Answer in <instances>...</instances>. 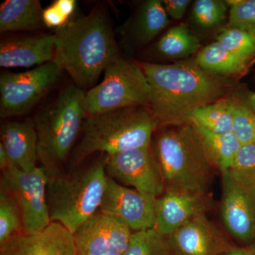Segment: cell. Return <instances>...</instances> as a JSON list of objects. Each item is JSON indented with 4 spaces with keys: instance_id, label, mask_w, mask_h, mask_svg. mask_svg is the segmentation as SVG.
Segmentation results:
<instances>
[{
    "instance_id": "obj_24",
    "label": "cell",
    "mask_w": 255,
    "mask_h": 255,
    "mask_svg": "<svg viewBox=\"0 0 255 255\" xmlns=\"http://www.w3.org/2000/svg\"><path fill=\"white\" fill-rule=\"evenodd\" d=\"M200 42L189 31L187 25L179 24L169 28L156 44L157 53L166 58H186L200 48Z\"/></svg>"
},
{
    "instance_id": "obj_34",
    "label": "cell",
    "mask_w": 255,
    "mask_h": 255,
    "mask_svg": "<svg viewBox=\"0 0 255 255\" xmlns=\"http://www.w3.org/2000/svg\"><path fill=\"white\" fill-rule=\"evenodd\" d=\"M222 255H255V238L246 247L228 248Z\"/></svg>"
},
{
    "instance_id": "obj_10",
    "label": "cell",
    "mask_w": 255,
    "mask_h": 255,
    "mask_svg": "<svg viewBox=\"0 0 255 255\" xmlns=\"http://www.w3.org/2000/svg\"><path fill=\"white\" fill-rule=\"evenodd\" d=\"M106 172L117 182L158 198L165 191L151 145L104 157Z\"/></svg>"
},
{
    "instance_id": "obj_4",
    "label": "cell",
    "mask_w": 255,
    "mask_h": 255,
    "mask_svg": "<svg viewBox=\"0 0 255 255\" xmlns=\"http://www.w3.org/2000/svg\"><path fill=\"white\" fill-rule=\"evenodd\" d=\"M157 127L147 107H128L87 117L81 139L69 159V170L77 168L97 152L112 155L150 146Z\"/></svg>"
},
{
    "instance_id": "obj_9",
    "label": "cell",
    "mask_w": 255,
    "mask_h": 255,
    "mask_svg": "<svg viewBox=\"0 0 255 255\" xmlns=\"http://www.w3.org/2000/svg\"><path fill=\"white\" fill-rule=\"evenodd\" d=\"M62 70L53 61L21 73L0 75V117L23 115L31 110L58 81Z\"/></svg>"
},
{
    "instance_id": "obj_17",
    "label": "cell",
    "mask_w": 255,
    "mask_h": 255,
    "mask_svg": "<svg viewBox=\"0 0 255 255\" xmlns=\"http://www.w3.org/2000/svg\"><path fill=\"white\" fill-rule=\"evenodd\" d=\"M54 35L7 38L0 43V66L4 68H29L53 61Z\"/></svg>"
},
{
    "instance_id": "obj_12",
    "label": "cell",
    "mask_w": 255,
    "mask_h": 255,
    "mask_svg": "<svg viewBox=\"0 0 255 255\" xmlns=\"http://www.w3.org/2000/svg\"><path fill=\"white\" fill-rule=\"evenodd\" d=\"M156 199L108 177L100 211L124 223L132 233L145 231L155 226Z\"/></svg>"
},
{
    "instance_id": "obj_27",
    "label": "cell",
    "mask_w": 255,
    "mask_h": 255,
    "mask_svg": "<svg viewBox=\"0 0 255 255\" xmlns=\"http://www.w3.org/2000/svg\"><path fill=\"white\" fill-rule=\"evenodd\" d=\"M216 41L246 61L255 55V36L250 32L238 28H224L216 36Z\"/></svg>"
},
{
    "instance_id": "obj_8",
    "label": "cell",
    "mask_w": 255,
    "mask_h": 255,
    "mask_svg": "<svg viewBox=\"0 0 255 255\" xmlns=\"http://www.w3.org/2000/svg\"><path fill=\"white\" fill-rule=\"evenodd\" d=\"M48 180L46 171L41 167L27 172L10 166L1 174L0 188L17 204L25 234L42 232L51 223L47 201Z\"/></svg>"
},
{
    "instance_id": "obj_6",
    "label": "cell",
    "mask_w": 255,
    "mask_h": 255,
    "mask_svg": "<svg viewBox=\"0 0 255 255\" xmlns=\"http://www.w3.org/2000/svg\"><path fill=\"white\" fill-rule=\"evenodd\" d=\"M108 175L105 161L99 159L48 177L47 201L50 222L59 223L73 234L100 209Z\"/></svg>"
},
{
    "instance_id": "obj_31",
    "label": "cell",
    "mask_w": 255,
    "mask_h": 255,
    "mask_svg": "<svg viewBox=\"0 0 255 255\" xmlns=\"http://www.w3.org/2000/svg\"><path fill=\"white\" fill-rule=\"evenodd\" d=\"M229 170L238 179L255 183V142L241 145Z\"/></svg>"
},
{
    "instance_id": "obj_18",
    "label": "cell",
    "mask_w": 255,
    "mask_h": 255,
    "mask_svg": "<svg viewBox=\"0 0 255 255\" xmlns=\"http://www.w3.org/2000/svg\"><path fill=\"white\" fill-rule=\"evenodd\" d=\"M0 133V143L7 154L10 166L27 172L36 168L38 161V136L33 119L5 122L1 125Z\"/></svg>"
},
{
    "instance_id": "obj_33",
    "label": "cell",
    "mask_w": 255,
    "mask_h": 255,
    "mask_svg": "<svg viewBox=\"0 0 255 255\" xmlns=\"http://www.w3.org/2000/svg\"><path fill=\"white\" fill-rule=\"evenodd\" d=\"M162 3L168 16L174 19H181L185 14L191 1L189 0H164Z\"/></svg>"
},
{
    "instance_id": "obj_1",
    "label": "cell",
    "mask_w": 255,
    "mask_h": 255,
    "mask_svg": "<svg viewBox=\"0 0 255 255\" xmlns=\"http://www.w3.org/2000/svg\"><path fill=\"white\" fill-rule=\"evenodd\" d=\"M150 89L148 108L160 127L189 124L194 111L221 100L224 85L195 63L138 62Z\"/></svg>"
},
{
    "instance_id": "obj_13",
    "label": "cell",
    "mask_w": 255,
    "mask_h": 255,
    "mask_svg": "<svg viewBox=\"0 0 255 255\" xmlns=\"http://www.w3.org/2000/svg\"><path fill=\"white\" fill-rule=\"evenodd\" d=\"M132 232L118 220L98 211L74 233L78 255H124Z\"/></svg>"
},
{
    "instance_id": "obj_23",
    "label": "cell",
    "mask_w": 255,
    "mask_h": 255,
    "mask_svg": "<svg viewBox=\"0 0 255 255\" xmlns=\"http://www.w3.org/2000/svg\"><path fill=\"white\" fill-rule=\"evenodd\" d=\"M206 152L215 167L221 171L229 170L242 144L233 132L219 134L195 127Z\"/></svg>"
},
{
    "instance_id": "obj_7",
    "label": "cell",
    "mask_w": 255,
    "mask_h": 255,
    "mask_svg": "<svg viewBox=\"0 0 255 255\" xmlns=\"http://www.w3.org/2000/svg\"><path fill=\"white\" fill-rule=\"evenodd\" d=\"M150 89L138 62L119 56L104 72L103 80L86 92L87 117L134 107H148Z\"/></svg>"
},
{
    "instance_id": "obj_22",
    "label": "cell",
    "mask_w": 255,
    "mask_h": 255,
    "mask_svg": "<svg viewBox=\"0 0 255 255\" xmlns=\"http://www.w3.org/2000/svg\"><path fill=\"white\" fill-rule=\"evenodd\" d=\"M196 63L212 75H238L246 70L248 61L241 59L215 41L203 48L196 56Z\"/></svg>"
},
{
    "instance_id": "obj_3",
    "label": "cell",
    "mask_w": 255,
    "mask_h": 255,
    "mask_svg": "<svg viewBox=\"0 0 255 255\" xmlns=\"http://www.w3.org/2000/svg\"><path fill=\"white\" fill-rule=\"evenodd\" d=\"M151 149L165 191L208 195L215 166L194 126L163 127Z\"/></svg>"
},
{
    "instance_id": "obj_25",
    "label": "cell",
    "mask_w": 255,
    "mask_h": 255,
    "mask_svg": "<svg viewBox=\"0 0 255 255\" xmlns=\"http://www.w3.org/2000/svg\"><path fill=\"white\" fill-rule=\"evenodd\" d=\"M124 255H177L164 237L152 228L132 233L130 245Z\"/></svg>"
},
{
    "instance_id": "obj_26",
    "label": "cell",
    "mask_w": 255,
    "mask_h": 255,
    "mask_svg": "<svg viewBox=\"0 0 255 255\" xmlns=\"http://www.w3.org/2000/svg\"><path fill=\"white\" fill-rule=\"evenodd\" d=\"M23 233L22 218L17 204L4 189L0 188V246Z\"/></svg>"
},
{
    "instance_id": "obj_35",
    "label": "cell",
    "mask_w": 255,
    "mask_h": 255,
    "mask_svg": "<svg viewBox=\"0 0 255 255\" xmlns=\"http://www.w3.org/2000/svg\"><path fill=\"white\" fill-rule=\"evenodd\" d=\"M10 162L7 154L5 151L3 145L0 143V169H1V173L9 168Z\"/></svg>"
},
{
    "instance_id": "obj_32",
    "label": "cell",
    "mask_w": 255,
    "mask_h": 255,
    "mask_svg": "<svg viewBox=\"0 0 255 255\" xmlns=\"http://www.w3.org/2000/svg\"><path fill=\"white\" fill-rule=\"evenodd\" d=\"M75 0H56L43 9V20L44 26L55 30L65 26L70 21L76 8Z\"/></svg>"
},
{
    "instance_id": "obj_19",
    "label": "cell",
    "mask_w": 255,
    "mask_h": 255,
    "mask_svg": "<svg viewBox=\"0 0 255 255\" xmlns=\"http://www.w3.org/2000/svg\"><path fill=\"white\" fill-rule=\"evenodd\" d=\"M168 15L160 0H147L138 6L133 17L121 31V43L127 48L150 43L168 26Z\"/></svg>"
},
{
    "instance_id": "obj_5",
    "label": "cell",
    "mask_w": 255,
    "mask_h": 255,
    "mask_svg": "<svg viewBox=\"0 0 255 255\" xmlns=\"http://www.w3.org/2000/svg\"><path fill=\"white\" fill-rule=\"evenodd\" d=\"M86 92L75 85L64 89L54 103L33 119L38 136V157L48 177L65 172L79 132L86 118Z\"/></svg>"
},
{
    "instance_id": "obj_16",
    "label": "cell",
    "mask_w": 255,
    "mask_h": 255,
    "mask_svg": "<svg viewBox=\"0 0 255 255\" xmlns=\"http://www.w3.org/2000/svg\"><path fill=\"white\" fill-rule=\"evenodd\" d=\"M168 239L177 255H222L228 248L205 214L191 219Z\"/></svg>"
},
{
    "instance_id": "obj_21",
    "label": "cell",
    "mask_w": 255,
    "mask_h": 255,
    "mask_svg": "<svg viewBox=\"0 0 255 255\" xmlns=\"http://www.w3.org/2000/svg\"><path fill=\"white\" fill-rule=\"evenodd\" d=\"M234 100L221 99L214 103L194 111L189 123L219 134L233 132Z\"/></svg>"
},
{
    "instance_id": "obj_11",
    "label": "cell",
    "mask_w": 255,
    "mask_h": 255,
    "mask_svg": "<svg viewBox=\"0 0 255 255\" xmlns=\"http://www.w3.org/2000/svg\"><path fill=\"white\" fill-rule=\"evenodd\" d=\"M221 173L223 225L233 237L249 244L255 238V183L238 179L230 170Z\"/></svg>"
},
{
    "instance_id": "obj_29",
    "label": "cell",
    "mask_w": 255,
    "mask_h": 255,
    "mask_svg": "<svg viewBox=\"0 0 255 255\" xmlns=\"http://www.w3.org/2000/svg\"><path fill=\"white\" fill-rule=\"evenodd\" d=\"M228 6L226 1L197 0L193 6V19L202 28L214 27L226 18Z\"/></svg>"
},
{
    "instance_id": "obj_28",
    "label": "cell",
    "mask_w": 255,
    "mask_h": 255,
    "mask_svg": "<svg viewBox=\"0 0 255 255\" xmlns=\"http://www.w3.org/2000/svg\"><path fill=\"white\" fill-rule=\"evenodd\" d=\"M254 102L234 100L233 133L242 145L255 142Z\"/></svg>"
},
{
    "instance_id": "obj_14",
    "label": "cell",
    "mask_w": 255,
    "mask_h": 255,
    "mask_svg": "<svg viewBox=\"0 0 255 255\" xmlns=\"http://www.w3.org/2000/svg\"><path fill=\"white\" fill-rule=\"evenodd\" d=\"M208 195L165 191L156 199L154 228L169 238L183 225L209 209Z\"/></svg>"
},
{
    "instance_id": "obj_30",
    "label": "cell",
    "mask_w": 255,
    "mask_h": 255,
    "mask_svg": "<svg viewBox=\"0 0 255 255\" xmlns=\"http://www.w3.org/2000/svg\"><path fill=\"white\" fill-rule=\"evenodd\" d=\"M228 27L238 28L255 36V0H230Z\"/></svg>"
},
{
    "instance_id": "obj_2",
    "label": "cell",
    "mask_w": 255,
    "mask_h": 255,
    "mask_svg": "<svg viewBox=\"0 0 255 255\" xmlns=\"http://www.w3.org/2000/svg\"><path fill=\"white\" fill-rule=\"evenodd\" d=\"M53 61L80 88H92L119 48L105 9L97 6L85 16L55 30Z\"/></svg>"
},
{
    "instance_id": "obj_20",
    "label": "cell",
    "mask_w": 255,
    "mask_h": 255,
    "mask_svg": "<svg viewBox=\"0 0 255 255\" xmlns=\"http://www.w3.org/2000/svg\"><path fill=\"white\" fill-rule=\"evenodd\" d=\"M38 0H7L0 7V31H34L44 26Z\"/></svg>"
},
{
    "instance_id": "obj_15",
    "label": "cell",
    "mask_w": 255,
    "mask_h": 255,
    "mask_svg": "<svg viewBox=\"0 0 255 255\" xmlns=\"http://www.w3.org/2000/svg\"><path fill=\"white\" fill-rule=\"evenodd\" d=\"M0 255H78L73 234L59 223L42 232L18 235L0 246Z\"/></svg>"
}]
</instances>
